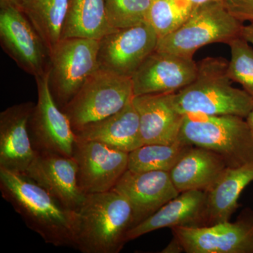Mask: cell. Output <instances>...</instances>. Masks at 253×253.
Instances as JSON below:
<instances>
[{
	"instance_id": "obj_28",
	"label": "cell",
	"mask_w": 253,
	"mask_h": 253,
	"mask_svg": "<svg viewBox=\"0 0 253 253\" xmlns=\"http://www.w3.org/2000/svg\"><path fill=\"white\" fill-rule=\"evenodd\" d=\"M226 9L241 22H253V0H224Z\"/></svg>"
},
{
	"instance_id": "obj_18",
	"label": "cell",
	"mask_w": 253,
	"mask_h": 253,
	"mask_svg": "<svg viewBox=\"0 0 253 253\" xmlns=\"http://www.w3.org/2000/svg\"><path fill=\"white\" fill-rule=\"evenodd\" d=\"M172 93L134 96L144 144H172L179 141L183 115L173 105Z\"/></svg>"
},
{
	"instance_id": "obj_25",
	"label": "cell",
	"mask_w": 253,
	"mask_h": 253,
	"mask_svg": "<svg viewBox=\"0 0 253 253\" xmlns=\"http://www.w3.org/2000/svg\"><path fill=\"white\" fill-rule=\"evenodd\" d=\"M195 7L189 0H153L146 22L152 26L159 38H162L180 28Z\"/></svg>"
},
{
	"instance_id": "obj_7",
	"label": "cell",
	"mask_w": 253,
	"mask_h": 253,
	"mask_svg": "<svg viewBox=\"0 0 253 253\" xmlns=\"http://www.w3.org/2000/svg\"><path fill=\"white\" fill-rule=\"evenodd\" d=\"M99 41L84 38L61 39L51 51L49 84L55 102L62 109L98 69Z\"/></svg>"
},
{
	"instance_id": "obj_26",
	"label": "cell",
	"mask_w": 253,
	"mask_h": 253,
	"mask_svg": "<svg viewBox=\"0 0 253 253\" xmlns=\"http://www.w3.org/2000/svg\"><path fill=\"white\" fill-rule=\"evenodd\" d=\"M231 60L228 63V76L239 83L253 99V46L241 36L228 42Z\"/></svg>"
},
{
	"instance_id": "obj_10",
	"label": "cell",
	"mask_w": 253,
	"mask_h": 253,
	"mask_svg": "<svg viewBox=\"0 0 253 253\" xmlns=\"http://www.w3.org/2000/svg\"><path fill=\"white\" fill-rule=\"evenodd\" d=\"M173 244L188 253H253V213L236 222L173 228Z\"/></svg>"
},
{
	"instance_id": "obj_27",
	"label": "cell",
	"mask_w": 253,
	"mask_h": 253,
	"mask_svg": "<svg viewBox=\"0 0 253 253\" xmlns=\"http://www.w3.org/2000/svg\"><path fill=\"white\" fill-rule=\"evenodd\" d=\"M153 0H104L108 21L113 29L146 21Z\"/></svg>"
},
{
	"instance_id": "obj_13",
	"label": "cell",
	"mask_w": 253,
	"mask_h": 253,
	"mask_svg": "<svg viewBox=\"0 0 253 253\" xmlns=\"http://www.w3.org/2000/svg\"><path fill=\"white\" fill-rule=\"evenodd\" d=\"M197 72L193 59L156 50L131 78L134 96L175 93L192 83Z\"/></svg>"
},
{
	"instance_id": "obj_16",
	"label": "cell",
	"mask_w": 253,
	"mask_h": 253,
	"mask_svg": "<svg viewBox=\"0 0 253 253\" xmlns=\"http://www.w3.org/2000/svg\"><path fill=\"white\" fill-rule=\"evenodd\" d=\"M35 105L15 104L0 113V168L24 174L36 157L28 130Z\"/></svg>"
},
{
	"instance_id": "obj_22",
	"label": "cell",
	"mask_w": 253,
	"mask_h": 253,
	"mask_svg": "<svg viewBox=\"0 0 253 253\" xmlns=\"http://www.w3.org/2000/svg\"><path fill=\"white\" fill-rule=\"evenodd\" d=\"M68 5V0H0V6H11L28 18L50 54L61 39Z\"/></svg>"
},
{
	"instance_id": "obj_21",
	"label": "cell",
	"mask_w": 253,
	"mask_h": 253,
	"mask_svg": "<svg viewBox=\"0 0 253 253\" xmlns=\"http://www.w3.org/2000/svg\"><path fill=\"white\" fill-rule=\"evenodd\" d=\"M253 181V163L227 167L206 192V219L213 224L229 221L239 207L245 188Z\"/></svg>"
},
{
	"instance_id": "obj_2",
	"label": "cell",
	"mask_w": 253,
	"mask_h": 253,
	"mask_svg": "<svg viewBox=\"0 0 253 253\" xmlns=\"http://www.w3.org/2000/svg\"><path fill=\"white\" fill-rule=\"evenodd\" d=\"M228 61L222 58H205L198 64L192 83L172 93L173 105L181 115H232L246 118L253 111V99L244 89L231 85Z\"/></svg>"
},
{
	"instance_id": "obj_31",
	"label": "cell",
	"mask_w": 253,
	"mask_h": 253,
	"mask_svg": "<svg viewBox=\"0 0 253 253\" xmlns=\"http://www.w3.org/2000/svg\"><path fill=\"white\" fill-rule=\"evenodd\" d=\"M246 122L249 125L250 130H251V134H252L253 138V111L250 113L247 118H246Z\"/></svg>"
},
{
	"instance_id": "obj_23",
	"label": "cell",
	"mask_w": 253,
	"mask_h": 253,
	"mask_svg": "<svg viewBox=\"0 0 253 253\" xmlns=\"http://www.w3.org/2000/svg\"><path fill=\"white\" fill-rule=\"evenodd\" d=\"M114 31L108 21L104 0H68L61 39L84 38L99 41Z\"/></svg>"
},
{
	"instance_id": "obj_29",
	"label": "cell",
	"mask_w": 253,
	"mask_h": 253,
	"mask_svg": "<svg viewBox=\"0 0 253 253\" xmlns=\"http://www.w3.org/2000/svg\"><path fill=\"white\" fill-rule=\"evenodd\" d=\"M240 36L253 46V22H251L249 25L243 26Z\"/></svg>"
},
{
	"instance_id": "obj_24",
	"label": "cell",
	"mask_w": 253,
	"mask_h": 253,
	"mask_svg": "<svg viewBox=\"0 0 253 253\" xmlns=\"http://www.w3.org/2000/svg\"><path fill=\"white\" fill-rule=\"evenodd\" d=\"M191 145L178 141L172 144H146L129 153L128 169L133 172H169Z\"/></svg>"
},
{
	"instance_id": "obj_6",
	"label": "cell",
	"mask_w": 253,
	"mask_h": 253,
	"mask_svg": "<svg viewBox=\"0 0 253 253\" xmlns=\"http://www.w3.org/2000/svg\"><path fill=\"white\" fill-rule=\"evenodd\" d=\"M133 98L131 78L98 68L61 110L76 132L118 113Z\"/></svg>"
},
{
	"instance_id": "obj_20",
	"label": "cell",
	"mask_w": 253,
	"mask_h": 253,
	"mask_svg": "<svg viewBox=\"0 0 253 253\" xmlns=\"http://www.w3.org/2000/svg\"><path fill=\"white\" fill-rule=\"evenodd\" d=\"M227 167L219 155L204 148L191 146L169 173L179 193L193 190L207 191Z\"/></svg>"
},
{
	"instance_id": "obj_1",
	"label": "cell",
	"mask_w": 253,
	"mask_h": 253,
	"mask_svg": "<svg viewBox=\"0 0 253 253\" xmlns=\"http://www.w3.org/2000/svg\"><path fill=\"white\" fill-rule=\"evenodd\" d=\"M0 191L29 229L46 244L75 247L78 211L64 207L26 174L1 168Z\"/></svg>"
},
{
	"instance_id": "obj_12",
	"label": "cell",
	"mask_w": 253,
	"mask_h": 253,
	"mask_svg": "<svg viewBox=\"0 0 253 253\" xmlns=\"http://www.w3.org/2000/svg\"><path fill=\"white\" fill-rule=\"evenodd\" d=\"M73 158L78 165V179L84 195L113 189L128 169L129 153L99 141L76 136Z\"/></svg>"
},
{
	"instance_id": "obj_14",
	"label": "cell",
	"mask_w": 253,
	"mask_h": 253,
	"mask_svg": "<svg viewBox=\"0 0 253 253\" xmlns=\"http://www.w3.org/2000/svg\"><path fill=\"white\" fill-rule=\"evenodd\" d=\"M113 189L122 194L132 208L131 228L180 194L169 172L166 171L133 172L127 169Z\"/></svg>"
},
{
	"instance_id": "obj_5",
	"label": "cell",
	"mask_w": 253,
	"mask_h": 253,
	"mask_svg": "<svg viewBox=\"0 0 253 253\" xmlns=\"http://www.w3.org/2000/svg\"><path fill=\"white\" fill-rule=\"evenodd\" d=\"M243 22L226 9L222 1L196 6L180 28L159 38L157 51L193 59L198 49L213 43H226L241 36Z\"/></svg>"
},
{
	"instance_id": "obj_8",
	"label": "cell",
	"mask_w": 253,
	"mask_h": 253,
	"mask_svg": "<svg viewBox=\"0 0 253 253\" xmlns=\"http://www.w3.org/2000/svg\"><path fill=\"white\" fill-rule=\"evenodd\" d=\"M49 78V71L36 77L38 102L28 121L32 144L37 153L73 157L76 133L67 116L55 102Z\"/></svg>"
},
{
	"instance_id": "obj_30",
	"label": "cell",
	"mask_w": 253,
	"mask_h": 253,
	"mask_svg": "<svg viewBox=\"0 0 253 253\" xmlns=\"http://www.w3.org/2000/svg\"><path fill=\"white\" fill-rule=\"evenodd\" d=\"M191 4L194 6H199V5L205 4V3L213 2V1H223L224 0H189Z\"/></svg>"
},
{
	"instance_id": "obj_11",
	"label": "cell",
	"mask_w": 253,
	"mask_h": 253,
	"mask_svg": "<svg viewBox=\"0 0 253 253\" xmlns=\"http://www.w3.org/2000/svg\"><path fill=\"white\" fill-rule=\"evenodd\" d=\"M1 48L18 67L34 76L49 71L51 54L31 21L11 6H0Z\"/></svg>"
},
{
	"instance_id": "obj_3",
	"label": "cell",
	"mask_w": 253,
	"mask_h": 253,
	"mask_svg": "<svg viewBox=\"0 0 253 253\" xmlns=\"http://www.w3.org/2000/svg\"><path fill=\"white\" fill-rule=\"evenodd\" d=\"M75 247L83 253H118L133 223L129 201L114 189L86 195L78 211Z\"/></svg>"
},
{
	"instance_id": "obj_9",
	"label": "cell",
	"mask_w": 253,
	"mask_h": 253,
	"mask_svg": "<svg viewBox=\"0 0 253 253\" xmlns=\"http://www.w3.org/2000/svg\"><path fill=\"white\" fill-rule=\"evenodd\" d=\"M159 37L149 23L116 29L99 41L98 68L131 78L157 49Z\"/></svg>"
},
{
	"instance_id": "obj_15",
	"label": "cell",
	"mask_w": 253,
	"mask_h": 253,
	"mask_svg": "<svg viewBox=\"0 0 253 253\" xmlns=\"http://www.w3.org/2000/svg\"><path fill=\"white\" fill-rule=\"evenodd\" d=\"M24 174L68 209L78 211L85 199L78 184V165L73 157L38 153Z\"/></svg>"
},
{
	"instance_id": "obj_19",
	"label": "cell",
	"mask_w": 253,
	"mask_h": 253,
	"mask_svg": "<svg viewBox=\"0 0 253 253\" xmlns=\"http://www.w3.org/2000/svg\"><path fill=\"white\" fill-rule=\"evenodd\" d=\"M75 133L81 139L99 141L126 153L144 144L139 115L132 100L118 113L91 123Z\"/></svg>"
},
{
	"instance_id": "obj_17",
	"label": "cell",
	"mask_w": 253,
	"mask_h": 253,
	"mask_svg": "<svg viewBox=\"0 0 253 253\" xmlns=\"http://www.w3.org/2000/svg\"><path fill=\"white\" fill-rule=\"evenodd\" d=\"M206 219V192L184 191L165 204L152 215L126 233V241H131L164 228L202 226Z\"/></svg>"
},
{
	"instance_id": "obj_4",
	"label": "cell",
	"mask_w": 253,
	"mask_h": 253,
	"mask_svg": "<svg viewBox=\"0 0 253 253\" xmlns=\"http://www.w3.org/2000/svg\"><path fill=\"white\" fill-rule=\"evenodd\" d=\"M179 141L224 158L229 167L253 163V138L246 118L232 115H184Z\"/></svg>"
}]
</instances>
